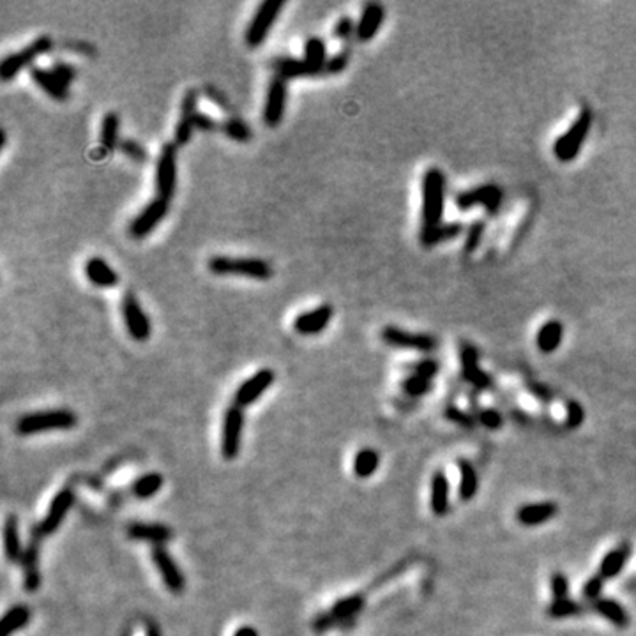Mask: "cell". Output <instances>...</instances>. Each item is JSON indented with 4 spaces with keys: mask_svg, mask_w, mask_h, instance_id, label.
Returning a JSON list of instances; mask_svg holds the SVG:
<instances>
[{
    "mask_svg": "<svg viewBox=\"0 0 636 636\" xmlns=\"http://www.w3.org/2000/svg\"><path fill=\"white\" fill-rule=\"evenodd\" d=\"M207 269L214 276H243L260 281L273 278V267L262 258H230L216 255L207 260Z\"/></svg>",
    "mask_w": 636,
    "mask_h": 636,
    "instance_id": "6da1fadb",
    "label": "cell"
},
{
    "mask_svg": "<svg viewBox=\"0 0 636 636\" xmlns=\"http://www.w3.org/2000/svg\"><path fill=\"white\" fill-rule=\"evenodd\" d=\"M445 206V177L438 168H430L423 177V226L442 223Z\"/></svg>",
    "mask_w": 636,
    "mask_h": 636,
    "instance_id": "7a4b0ae2",
    "label": "cell"
},
{
    "mask_svg": "<svg viewBox=\"0 0 636 636\" xmlns=\"http://www.w3.org/2000/svg\"><path fill=\"white\" fill-rule=\"evenodd\" d=\"M590 126H592V111L589 108H583L571 124V128L564 135H560L555 145H553V154L559 161L569 163L578 156L580 148L583 147V141L589 135Z\"/></svg>",
    "mask_w": 636,
    "mask_h": 636,
    "instance_id": "3957f363",
    "label": "cell"
},
{
    "mask_svg": "<svg viewBox=\"0 0 636 636\" xmlns=\"http://www.w3.org/2000/svg\"><path fill=\"white\" fill-rule=\"evenodd\" d=\"M78 418L71 410H46L27 414L18 419L16 433L18 435H34L41 431L51 430H71L76 426Z\"/></svg>",
    "mask_w": 636,
    "mask_h": 636,
    "instance_id": "277c9868",
    "label": "cell"
},
{
    "mask_svg": "<svg viewBox=\"0 0 636 636\" xmlns=\"http://www.w3.org/2000/svg\"><path fill=\"white\" fill-rule=\"evenodd\" d=\"M51 48H54V39L50 36H39L29 46L21 48L16 54L7 55L2 61V64H0V78H2V81H9L13 78H16L27 66L32 68V62L37 57H41V55L48 54Z\"/></svg>",
    "mask_w": 636,
    "mask_h": 636,
    "instance_id": "5b68a950",
    "label": "cell"
},
{
    "mask_svg": "<svg viewBox=\"0 0 636 636\" xmlns=\"http://www.w3.org/2000/svg\"><path fill=\"white\" fill-rule=\"evenodd\" d=\"M156 195L158 198L170 200L176 195L177 188V145L173 141L163 145L156 163Z\"/></svg>",
    "mask_w": 636,
    "mask_h": 636,
    "instance_id": "8992f818",
    "label": "cell"
},
{
    "mask_svg": "<svg viewBox=\"0 0 636 636\" xmlns=\"http://www.w3.org/2000/svg\"><path fill=\"white\" fill-rule=\"evenodd\" d=\"M285 2L281 0H266L258 6V9L253 14L251 21H249L246 34H244V41L249 48H258L262 46V43L266 41V37L269 36L271 29H273L274 21L278 20V14L281 13Z\"/></svg>",
    "mask_w": 636,
    "mask_h": 636,
    "instance_id": "52a82bcc",
    "label": "cell"
},
{
    "mask_svg": "<svg viewBox=\"0 0 636 636\" xmlns=\"http://www.w3.org/2000/svg\"><path fill=\"white\" fill-rule=\"evenodd\" d=\"M243 430H244V412L243 408L232 407L225 412L221 430V455L225 460L237 458L243 444Z\"/></svg>",
    "mask_w": 636,
    "mask_h": 636,
    "instance_id": "ba28073f",
    "label": "cell"
},
{
    "mask_svg": "<svg viewBox=\"0 0 636 636\" xmlns=\"http://www.w3.org/2000/svg\"><path fill=\"white\" fill-rule=\"evenodd\" d=\"M121 311L129 336L135 341H147L151 338V320L145 315L138 299L131 292H126L124 297H122Z\"/></svg>",
    "mask_w": 636,
    "mask_h": 636,
    "instance_id": "9c48e42d",
    "label": "cell"
},
{
    "mask_svg": "<svg viewBox=\"0 0 636 636\" xmlns=\"http://www.w3.org/2000/svg\"><path fill=\"white\" fill-rule=\"evenodd\" d=\"M502 198H504V193H502V189L498 186L486 184L460 193L456 196V207L461 211H467L475 206H483L490 214H495L498 211V207H500Z\"/></svg>",
    "mask_w": 636,
    "mask_h": 636,
    "instance_id": "30bf717a",
    "label": "cell"
},
{
    "mask_svg": "<svg viewBox=\"0 0 636 636\" xmlns=\"http://www.w3.org/2000/svg\"><path fill=\"white\" fill-rule=\"evenodd\" d=\"M380 336L385 343L396 348H412L419 352H431L437 348V340L430 334L407 333L396 325H385Z\"/></svg>",
    "mask_w": 636,
    "mask_h": 636,
    "instance_id": "8fae6325",
    "label": "cell"
},
{
    "mask_svg": "<svg viewBox=\"0 0 636 636\" xmlns=\"http://www.w3.org/2000/svg\"><path fill=\"white\" fill-rule=\"evenodd\" d=\"M168 209H170V202L156 196V198L152 200V202L148 203V206L145 207L135 219H133L131 225H129V236H131L133 239H143V237H147L148 233H151L152 230L165 219V216L168 214Z\"/></svg>",
    "mask_w": 636,
    "mask_h": 636,
    "instance_id": "7c38bea8",
    "label": "cell"
},
{
    "mask_svg": "<svg viewBox=\"0 0 636 636\" xmlns=\"http://www.w3.org/2000/svg\"><path fill=\"white\" fill-rule=\"evenodd\" d=\"M274 371L269 368H262L255 375L248 378L246 382L239 385V389L233 394V405L239 408H246L251 403H255L267 389L273 385Z\"/></svg>",
    "mask_w": 636,
    "mask_h": 636,
    "instance_id": "4fadbf2b",
    "label": "cell"
},
{
    "mask_svg": "<svg viewBox=\"0 0 636 636\" xmlns=\"http://www.w3.org/2000/svg\"><path fill=\"white\" fill-rule=\"evenodd\" d=\"M198 96L200 92L196 89H188L182 96L181 115H178L176 131H173V143L177 147H182L191 140L193 131H195V115L198 113V110H196Z\"/></svg>",
    "mask_w": 636,
    "mask_h": 636,
    "instance_id": "5bb4252c",
    "label": "cell"
},
{
    "mask_svg": "<svg viewBox=\"0 0 636 636\" xmlns=\"http://www.w3.org/2000/svg\"><path fill=\"white\" fill-rule=\"evenodd\" d=\"M286 98H288V87L286 81L281 78L274 76L271 80L269 89H267L266 105H263V122L269 128H276L283 121L286 108Z\"/></svg>",
    "mask_w": 636,
    "mask_h": 636,
    "instance_id": "9a60e30c",
    "label": "cell"
},
{
    "mask_svg": "<svg viewBox=\"0 0 636 636\" xmlns=\"http://www.w3.org/2000/svg\"><path fill=\"white\" fill-rule=\"evenodd\" d=\"M73 500H74V493L71 492V490H62L61 493H57V497L51 500L46 516L37 523L34 529H32V532H36V534L41 535V537H46V535L54 534V532L61 527L62 520L66 518V515H68L69 508L73 505Z\"/></svg>",
    "mask_w": 636,
    "mask_h": 636,
    "instance_id": "2e32d148",
    "label": "cell"
},
{
    "mask_svg": "<svg viewBox=\"0 0 636 636\" xmlns=\"http://www.w3.org/2000/svg\"><path fill=\"white\" fill-rule=\"evenodd\" d=\"M152 560H154L156 567H158L166 589L172 590V592L176 594H181L186 587V580L184 576H182L181 569L177 567L176 560L170 557V553L166 552L163 546H154V548H152Z\"/></svg>",
    "mask_w": 636,
    "mask_h": 636,
    "instance_id": "e0dca14e",
    "label": "cell"
},
{
    "mask_svg": "<svg viewBox=\"0 0 636 636\" xmlns=\"http://www.w3.org/2000/svg\"><path fill=\"white\" fill-rule=\"evenodd\" d=\"M333 315L334 310L330 304H320V306L313 308V310L304 311V313H301L299 317L293 320V329H296V333L303 334V336H315V334H320L322 330H325Z\"/></svg>",
    "mask_w": 636,
    "mask_h": 636,
    "instance_id": "ac0fdd59",
    "label": "cell"
},
{
    "mask_svg": "<svg viewBox=\"0 0 636 636\" xmlns=\"http://www.w3.org/2000/svg\"><path fill=\"white\" fill-rule=\"evenodd\" d=\"M273 69L278 78L281 80H296V78H315L323 74V71L315 69L313 66L308 64L304 59L293 57H276L273 61Z\"/></svg>",
    "mask_w": 636,
    "mask_h": 636,
    "instance_id": "d6986e66",
    "label": "cell"
},
{
    "mask_svg": "<svg viewBox=\"0 0 636 636\" xmlns=\"http://www.w3.org/2000/svg\"><path fill=\"white\" fill-rule=\"evenodd\" d=\"M31 78L34 80V84L41 91L46 92L51 99L55 101H66L69 98V89L57 74L51 69L39 68V66H32L31 68Z\"/></svg>",
    "mask_w": 636,
    "mask_h": 636,
    "instance_id": "ffe728a7",
    "label": "cell"
},
{
    "mask_svg": "<svg viewBox=\"0 0 636 636\" xmlns=\"http://www.w3.org/2000/svg\"><path fill=\"white\" fill-rule=\"evenodd\" d=\"M557 513H559V508L555 502H534V504L522 505L516 511V520L525 527H537L555 518Z\"/></svg>",
    "mask_w": 636,
    "mask_h": 636,
    "instance_id": "44dd1931",
    "label": "cell"
},
{
    "mask_svg": "<svg viewBox=\"0 0 636 636\" xmlns=\"http://www.w3.org/2000/svg\"><path fill=\"white\" fill-rule=\"evenodd\" d=\"M85 276L98 288H113L118 283V274L101 256H91L85 262Z\"/></svg>",
    "mask_w": 636,
    "mask_h": 636,
    "instance_id": "7402d4cb",
    "label": "cell"
},
{
    "mask_svg": "<svg viewBox=\"0 0 636 636\" xmlns=\"http://www.w3.org/2000/svg\"><path fill=\"white\" fill-rule=\"evenodd\" d=\"M385 11L380 4H368L363 9L359 24L355 27V36L359 41H371L377 36L378 29L384 24Z\"/></svg>",
    "mask_w": 636,
    "mask_h": 636,
    "instance_id": "603a6c76",
    "label": "cell"
},
{
    "mask_svg": "<svg viewBox=\"0 0 636 636\" xmlns=\"http://www.w3.org/2000/svg\"><path fill=\"white\" fill-rule=\"evenodd\" d=\"M41 535H37L36 532H32L31 541H29L27 552H24V578H25V589L34 592L39 587L41 578H39V569H37V562H39V542Z\"/></svg>",
    "mask_w": 636,
    "mask_h": 636,
    "instance_id": "cb8c5ba5",
    "label": "cell"
},
{
    "mask_svg": "<svg viewBox=\"0 0 636 636\" xmlns=\"http://www.w3.org/2000/svg\"><path fill=\"white\" fill-rule=\"evenodd\" d=\"M631 548L630 542H622V545L615 546L613 550H610L605 557H602L601 564H600V576L602 580H612L615 578L617 575L622 572V569L626 567L627 560H630Z\"/></svg>",
    "mask_w": 636,
    "mask_h": 636,
    "instance_id": "d4e9b609",
    "label": "cell"
},
{
    "mask_svg": "<svg viewBox=\"0 0 636 636\" xmlns=\"http://www.w3.org/2000/svg\"><path fill=\"white\" fill-rule=\"evenodd\" d=\"M461 366H463V377L470 384H474L475 388L486 389L492 385V380H490L488 375L485 371H481V368L478 366V350L472 345H463L461 347Z\"/></svg>",
    "mask_w": 636,
    "mask_h": 636,
    "instance_id": "484cf974",
    "label": "cell"
},
{
    "mask_svg": "<svg viewBox=\"0 0 636 636\" xmlns=\"http://www.w3.org/2000/svg\"><path fill=\"white\" fill-rule=\"evenodd\" d=\"M129 539L143 542H152L154 546H161L163 542L172 539V530L159 523H133L128 527Z\"/></svg>",
    "mask_w": 636,
    "mask_h": 636,
    "instance_id": "4316f807",
    "label": "cell"
},
{
    "mask_svg": "<svg viewBox=\"0 0 636 636\" xmlns=\"http://www.w3.org/2000/svg\"><path fill=\"white\" fill-rule=\"evenodd\" d=\"M431 511L437 516L448 515L449 511V479L444 470H437L431 478L430 490Z\"/></svg>",
    "mask_w": 636,
    "mask_h": 636,
    "instance_id": "83f0119b",
    "label": "cell"
},
{
    "mask_svg": "<svg viewBox=\"0 0 636 636\" xmlns=\"http://www.w3.org/2000/svg\"><path fill=\"white\" fill-rule=\"evenodd\" d=\"M118 128H121L118 115L115 111L105 113L101 121V135H99V154H101V158L111 154L121 143L118 141Z\"/></svg>",
    "mask_w": 636,
    "mask_h": 636,
    "instance_id": "f1b7e54d",
    "label": "cell"
},
{
    "mask_svg": "<svg viewBox=\"0 0 636 636\" xmlns=\"http://www.w3.org/2000/svg\"><path fill=\"white\" fill-rule=\"evenodd\" d=\"M461 230H463L461 223H440L437 226H423L419 239L424 248H431L438 243H444V241L455 239L460 236Z\"/></svg>",
    "mask_w": 636,
    "mask_h": 636,
    "instance_id": "f546056e",
    "label": "cell"
},
{
    "mask_svg": "<svg viewBox=\"0 0 636 636\" xmlns=\"http://www.w3.org/2000/svg\"><path fill=\"white\" fill-rule=\"evenodd\" d=\"M562 336H564V327L559 320H550L546 322L545 325L539 329L537 338H535V343H537L539 350L550 353V352H555L557 348L560 347L562 343Z\"/></svg>",
    "mask_w": 636,
    "mask_h": 636,
    "instance_id": "4dcf8cb0",
    "label": "cell"
},
{
    "mask_svg": "<svg viewBox=\"0 0 636 636\" xmlns=\"http://www.w3.org/2000/svg\"><path fill=\"white\" fill-rule=\"evenodd\" d=\"M592 610L594 612L600 613L601 617H605L606 620L613 624L617 627H627L630 626V615H627L626 608L622 605H619L617 601L613 600H600L596 602H592Z\"/></svg>",
    "mask_w": 636,
    "mask_h": 636,
    "instance_id": "1f68e13d",
    "label": "cell"
},
{
    "mask_svg": "<svg viewBox=\"0 0 636 636\" xmlns=\"http://www.w3.org/2000/svg\"><path fill=\"white\" fill-rule=\"evenodd\" d=\"M458 467H460V498L461 500L468 502L475 497V493H478L479 488L478 472H475V468L472 467L470 461L467 460H460Z\"/></svg>",
    "mask_w": 636,
    "mask_h": 636,
    "instance_id": "d6a6232c",
    "label": "cell"
},
{
    "mask_svg": "<svg viewBox=\"0 0 636 636\" xmlns=\"http://www.w3.org/2000/svg\"><path fill=\"white\" fill-rule=\"evenodd\" d=\"M304 61L313 66L315 69L323 71V74H325V64L329 57H327V46L323 39H320L317 36L308 37L306 43H304Z\"/></svg>",
    "mask_w": 636,
    "mask_h": 636,
    "instance_id": "836d02e7",
    "label": "cell"
},
{
    "mask_svg": "<svg viewBox=\"0 0 636 636\" xmlns=\"http://www.w3.org/2000/svg\"><path fill=\"white\" fill-rule=\"evenodd\" d=\"M4 548H6V555L11 562L24 559L16 516H9L6 522V527H4Z\"/></svg>",
    "mask_w": 636,
    "mask_h": 636,
    "instance_id": "e575fe53",
    "label": "cell"
},
{
    "mask_svg": "<svg viewBox=\"0 0 636 636\" xmlns=\"http://www.w3.org/2000/svg\"><path fill=\"white\" fill-rule=\"evenodd\" d=\"M378 465H380L378 453L371 448H364L353 458V472H355V475L359 479H366L371 478L377 472Z\"/></svg>",
    "mask_w": 636,
    "mask_h": 636,
    "instance_id": "d590c367",
    "label": "cell"
},
{
    "mask_svg": "<svg viewBox=\"0 0 636 636\" xmlns=\"http://www.w3.org/2000/svg\"><path fill=\"white\" fill-rule=\"evenodd\" d=\"M364 606V597L363 596H348L343 600L334 602L333 610H330V615L336 620V624H340V620H350L357 613L363 610Z\"/></svg>",
    "mask_w": 636,
    "mask_h": 636,
    "instance_id": "8d00e7d4",
    "label": "cell"
},
{
    "mask_svg": "<svg viewBox=\"0 0 636 636\" xmlns=\"http://www.w3.org/2000/svg\"><path fill=\"white\" fill-rule=\"evenodd\" d=\"M31 620V610L27 606H14L4 615L2 619V636H11L21 627L27 626Z\"/></svg>",
    "mask_w": 636,
    "mask_h": 636,
    "instance_id": "74e56055",
    "label": "cell"
},
{
    "mask_svg": "<svg viewBox=\"0 0 636 636\" xmlns=\"http://www.w3.org/2000/svg\"><path fill=\"white\" fill-rule=\"evenodd\" d=\"M221 131L228 136L230 140L239 141V143H248L253 138L251 128L239 117H230L226 118L221 124Z\"/></svg>",
    "mask_w": 636,
    "mask_h": 636,
    "instance_id": "f35d334b",
    "label": "cell"
},
{
    "mask_svg": "<svg viewBox=\"0 0 636 636\" xmlns=\"http://www.w3.org/2000/svg\"><path fill=\"white\" fill-rule=\"evenodd\" d=\"M163 486V475L161 474H145L140 479H136L135 485H133V493L138 498H151L152 495H156L161 490Z\"/></svg>",
    "mask_w": 636,
    "mask_h": 636,
    "instance_id": "ab89813d",
    "label": "cell"
},
{
    "mask_svg": "<svg viewBox=\"0 0 636 636\" xmlns=\"http://www.w3.org/2000/svg\"><path fill=\"white\" fill-rule=\"evenodd\" d=\"M546 613H548L550 617H553V619H565V617H572L583 613V606L580 605V602L569 600V597L567 600H555L548 606Z\"/></svg>",
    "mask_w": 636,
    "mask_h": 636,
    "instance_id": "60d3db41",
    "label": "cell"
},
{
    "mask_svg": "<svg viewBox=\"0 0 636 636\" xmlns=\"http://www.w3.org/2000/svg\"><path fill=\"white\" fill-rule=\"evenodd\" d=\"M118 148H121L122 154L128 156V158L131 159V161H135V163H147V159H148L147 148H145L141 143H138V141H136V140H131V138L122 140L121 143H118Z\"/></svg>",
    "mask_w": 636,
    "mask_h": 636,
    "instance_id": "b9f144b4",
    "label": "cell"
},
{
    "mask_svg": "<svg viewBox=\"0 0 636 636\" xmlns=\"http://www.w3.org/2000/svg\"><path fill=\"white\" fill-rule=\"evenodd\" d=\"M401 388H403V390L408 394V396L414 398L424 396V394H428L431 390V380L418 377V375H410V377L405 378Z\"/></svg>",
    "mask_w": 636,
    "mask_h": 636,
    "instance_id": "7bdbcfd3",
    "label": "cell"
},
{
    "mask_svg": "<svg viewBox=\"0 0 636 636\" xmlns=\"http://www.w3.org/2000/svg\"><path fill=\"white\" fill-rule=\"evenodd\" d=\"M412 373L418 375V377L426 378V380H431L435 375L438 373V363L433 359H423L419 363L412 364Z\"/></svg>",
    "mask_w": 636,
    "mask_h": 636,
    "instance_id": "ee69618b",
    "label": "cell"
},
{
    "mask_svg": "<svg viewBox=\"0 0 636 636\" xmlns=\"http://www.w3.org/2000/svg\"><path fill=\"white\" fill-rule=\"evenodd\" d=\"M550 587H552V594L555 600H567L569 594V580L567 576L562 572H555L550 578Z\"/></svg>",
    "mask_w": 636,
    "mask_h": 636,
    "instance_id": "f6af8a7d",
    "label": "cell"
},
{
    "mask_svg": "<svg viewBox=\"0 0 636 636\" xmlns=\"http://www.w3.org/2000/svg\"><path fill=\"white\" fill-rule=\"evenodd\" d=\"M348 66V51H338L333 57H329L325 64V74H340Z\"/></svg>",
    "mask_w": 636,
    "mask_h": 636,
    "instance_id": "bcb514c9",
    "label": "cell"
},
{
    "mask_svg": "<svg viewBox=\"0 0 636 636\" xmlns=\"http://www.w3.org/2000/svg\"><path fill=\"white\" fill-rule=\"evenodd\" d=\"M601 592H602V578L600 575L589 578L585 582V585H583V597H585L587 601H592V602L600 601Z\"/></svg>",
    "mask_w": 636,
    "mask_h": 636,
    "instance_id": "7dc6e473",
    "label": "cell"
},
{
    "mask_svg": "<svg viewBox=\"0 0 636 636\" xmlns=\"http://www.w3.org/2000/svg\"><path fill=\"white\" fill-rule=\"evenodd\" d=\"M195 129H198V131L202 133H212L221 129V124H219L214 117H211L209 113L198 111V113L195 115Z\"/></svg>",
    "mask_w": 636,
    "mask_h": 636,
    "instance_id": "c3c4849f",
    "label": "cell"
},
{
    "mask_svg": "<svg viewBox=\"0 0 636 636\" xmlns=\"http://www.w3.org/2000/svg\"><path fill=\"white\" fill-rule=\"evenodd\" d=\"M203 94H206L207 99L214 103L216 106L223 108V110H232V105H230L228 98L223 94V91L214 87V85H206V87H203Z\"/></svg>",
    "mask_w": 636,
    "mask_h": 636,
    "instance_id": "681fc988",
    "label": "cell"
},
{
    "mask_svg": "<svg viewBox=\"0 0 636 636\" xmlns=\"http://www.w3.org/2000/svg\"><path fill=\"white\" fill-rule=\"evenodd\" d=\"M485 233V223H474L470 228L467 230V241H465V249L472 251L479 246L481 243V237Z\"/></svg>",
    "mask_w": 636,
    "mask_h": 636,
    "instance_id": "f907efd6",
    "label": "cell"
},
{
    "mask_svg": "<svg viewBox=\"0 0 636 636\" xmlns=\"http://www.w3.org/2000/svg\"><path fill=\"white\" fill-rule=\"evenodd\" d=\"M478 421L485 428H488V430H498V428H502V423H504L502 421V415L497 410H492V408L479 412Z\"/></svg>",
    "mask_w": 636,
    "mask_h": 636,
    "instance_id": "816d5d0a",
    "label": "cell"
},
{
    "mask_svg": "<svg viewBox=\"0 0 636 636\" xmlns=\"http://www.w3.org/2000/svg\"><path fill=\"white\" fill-rule=\"evenodd\" d=\"M353 29H355V27H353L352 18L350 16H341L340 20L336 21V25H334L333 36L336 37V39H348V37L353 34Z\"/></svg>",
    "mask_w": 636,
    "mask_h": 636,
    "instance_id": "f5cc1de1",
    "label": "cell"
},
{
    "mask_svg": "<svg viewBox=\"0 0 636 636\" xmlns=\"http://www.w3.org/2000/svg\"><path fill=\"white\" fill-rule=\"evenodd\" d=\"M51 71H54V73L57 74V76L61 78L66 85L71 84V81H74V78H76V74H78L76 68L71 64H66V62H55V64L51 66Z\"/></svg>",
    "mask_w": 636,
    "mask_h": 636,
    "instance_id": "db71d44e",
    "label": "cell"
},
{
    "mask_svg": "<svg viewBox=\"0 0 636 636\" xmlns=\"http://www.w3.org/2000/svg\"><path fill=\"white\" fill-rule=\"evenodd\" d=\"M445 418H448L449 421L460 424V426H463V428H472L475 424L474 418H470V415L465 414L463 410H458V408H455V407H449L448 410H445Z\"/></svg>",
    "mask_w": 636,
    "mask_h": 636,
    "instance_id": "11a10c76",
    "label": "cell"
},
{
    "mask_svg": "<svg viewBox=\"0 0 636 636\" xmlns=\"http://www.w3.org/2000/svg\"><path fill=\"white\" fill-rule=\"evenodd\" d=\"M565 421H567L569 428L580 426V424L583 423V408H582V405H578V403H575V401H571V403L567 405V418H565Z\"/></svg>",
    "mask_w": 636,
    "mask_h": 636,
    "instance_id": "9f6ffc18",
    "label": "cell"
},
{
    "mask_svg": "<svg viewBox=\"0 0 636 636\" xmlns=\"http://www.w3.org/2000/svg\"><path fill=\"white\" fill-rule=\"evenodd\" d=\"M530 389H532V393L535 394V398H539V400H542V401L550 400V394L546 393L545 388H541V385H530Z\"/></svg>",
    "mask_w": 636,
    "mask_h": 636,
    "instance_id": "6f0895ef",
    "label": "cell"
},
{
    "mask_svg": "<svg viewBox=\"0 0 636 636\" xmlns=\"http://www.w3.org/2000/svg\"><path fill=\"white\" fill-rule=\"evenodd\" d=\"M233 636H258V631L255 627H249V626H243L236 631Z\"/></svg>",
    "mask_w": 636,
    "mask_h": 636,
    "instance_id": "680465c9",
    "label": "cell"
},
{
    "mask_svg": "<svg viewBox=\"0 0 636 636\" xmlns=\"http://www.w3.org/2000/svg\"><path fill=\"white\" fill-rule=\"evenodd\" d=\"M147 636H161V635H159L158 626H154V624H148V627H147Z\"/></svg>",
    "mask_w": 636,
    "mask_h": 636,
    "instance_id": "91938a15",
    "label": "cell"
},
{
    "mask_svg": "<svg viewBox=\"0 0 636 636\" xmlns=\"http://www.w3.org/2000/svg\"><path fill=\"white\" fill-rule=\"evenodd\" d=\"M6 141H7V133L6 129H2V148L6 147Z\"/></svg>",
    "mask_w": 636,
    "mask_h": 636,
    "instance_id": "94428289",
    "label": "cell"
}]
</instances>
